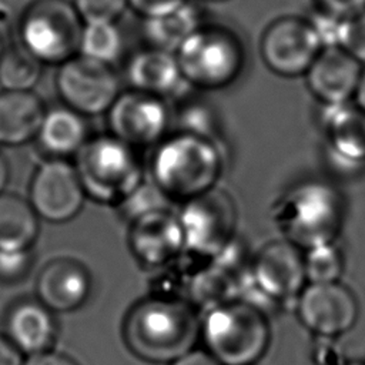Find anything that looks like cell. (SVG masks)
<instances>
[{
	"instance_id": "30",
	"label": "cell",
	"mask_w": 365,
	"mask_h": 365,
	"mask_svg": "<svg viewBox=\"0 0 365 365\" xmlns=\"http://www.w3.org/2000/svg\"><path fill=\"white\" fill-rule=\"evenodd\" d=\"M339 47L365 66V10L344 19Z\"/></svg>"
},
{
	"instance_id": "12",
	"label": "cell",
	"mask_w": 365,
	"mask_h": 365,
	"mask_svg": "<svg viewBox=\"0 0 365 365\" xmlns=\"http://www.w3.org/2000/svg\"><path fill=\"white\" fill-rule=\"evenodd\" d=\"M86 191L73 164L53 158L33 174L29 202L38 215L50 222H66L74 218L86 200Z\"/></svg>"
},
{
	"instance_id": "34",
	"label": "cell",
	"mask_w": 365,
	"mask_h": 365,
	"mask_svg": "<svg viewBox=\"0 0 365 365\" xmlns=\"http://www.w3.org/2000/svg\"><path fill=\"white\" fill-rule=\"evenodd\" d=\"M24 365H78V364L64 354L46 351V352L29 355V358L24 361Z\"/></svg>"
},
{
	"instance_id": "14",
	"label": "cell",
	"mask_w": 365,
	"mask_h": 365,
	"mask_svg": "<svg viewBox=\"0 0 365 365\" xmlns=\"http://www.w3.org/2000/svg\"><path fill=\"white\" fill-rule=\"evenodd\" d=\"M250 275L274 304L299 295L307 282L301 248L285 238L265 244L255 255Z\"/></svg>"
},
{
	"instance_id": "13",
	"label": "cell",
	"mask_w": 365,
	"mask_h": 365,
	"mask_svg": "<svg viewBox=\"0 0 365 365\" xmlns=\"http://www.w3.org/2000/svg\"><path fill=\"white\" fill-rule=\"evenodd\" d=\"M359 314L352 291L339 281L308 284L298 295V317L322 338H335L349 331Z\"/></svg>"
},
{
	"instance_id": "15",
	"label": "cell",
	"mask_w": 365,
	"mask_h": 365,
	"mask_svg": "<svg viewBox=\"0 0 365 365\" xmlns=\"http://www.w3.org/2000/svg\"><path fill=\"white\" fill-rule=\"evenodd\" d=\"M130 222L128 244L134 257L147 267H168L184 252L178 214L171 208L140 215Z\"/></svg>"
},
{
	"instance_id": "17",
	"label": "cell",
	"mask_w": 365,
	"mask_h": 365,
	"mask_svg": "<svg viewBox=\"0 0 365 365\" xmlns=\"http://www.w3.org/2000/svg\"><path fill=\"white\" fill-rule=\"evenodd\" d=\"M91 291L87 268L71 258L47 262L36 281L37 299L51 312H71L80 308Z\"/></svg>"
},
{
	"instance_id": "3",
	"label": "cell",
	"mask_w": 365,
	"mask_h": 365,
	"mask_svg": "<svg viewBox=\"0 0 365 365\" xmlns=\"http://www.w3.org/2000/svg\"><path fill=\"white\" fill-rule=\"evenodd\" d=\"M344 217L345 204L341 192L321 180L294 185L274 207V221L284 238L304 250L335 241Z\"/></svg>"
},
{
	"instance_id": "2",
	"label": "cell",
	"mask_w": 365,
	"mask_h": 365,
	"mask_svg": "<svg viewBox=\"0 0 365 365\" xmlns=\"http://www.w3.org/2000/svg\"><path fill=\"white\" fill-rule=\"evenodd\" d=\"M222 154L210 135L178 131L163 138L151 157V181L170 201L185 202L215 188Z\"/></svg>"
},
{
	"instance_id": "35",
	"label": "cell",
	"mask_w": 365,
	"mask_h": 365,
	"mask_svg": "<svg viewBox=\"0 0 365 365\" xmlns=\"http://www.w3.org/2000/svg\"><path fill=\"white\" fill-rule=\"evenodd\" d=\"M171 365H222L210 352L202 349H191L185 355L180 356Z\"/></svg>"
},
{
	"instance_id": "11",
	"label": "cell",
	"mask_w": 365,
	"mask_h": 365,
	"mask_svg": "<svg viewBox=\"0 0 365 365\" xmlns=\"http://www.w3.org/2000/svg\"><path fill=\"white\" fill-rule=\"evenodd\" d=\"M168 123L165 98L133 88L120 93L107 111L110 134L131 147L160 143Z\"/></svg>"
},
{
	"instance_id": "32",
	"label": "cell",
	"mask_w": 365,
	"mask_h": 365,
	"mask_svg": "<svg viewBox=\"0 0 365 365\" xmlns=\"http://www.w3.org/2000/svg\"><path fill=\"white\" fill-rule=\"evenodd\" d=\"M187 1L188 0H128V7L145 20L170 13Z\"/></svg>"
},
{
	"instance_id": "29",
	"label": "cell",
	"mask_w": 365,
	"mask_h": 365,
	"mask_svg": "<svg viewBox=\"0 0 365 365\" xmlns=\"http://www.w3.org/2000/svg\"><path fill=\"white\" fill-rule=\"evenodd\" d=\"M73 4L84 23H117L128 9V0H73Z\"/></svg>"
},
{
	"instance_id": "1",
	"label": "cell",
	"mask_w": 365,
	"mask_h": 365,
	"mask_svg": "<svg viewBox=\"0 0 365 365\" xmlns=\"http://www.w3.org/2000/svg\"><path fill=\"white\" fill-rule=\"evenodd\" d=\"M201 321L185 298L150 295L127 314L123 334L127 346L148 362H174L191 349L200 336Z\"/></svg>"
},
{
	"instance_id": "18",
	"label": "cell",
	"mask_w": 365,
	"mask_h": 365,
	"mask_svg": "<svg viewBox=\"0 0 365 365\" xmlns=\"http://www.w3.org/2000/svg\"><path fill=\"white\" fill-rule=\"evenodd\" d=\"M125 76L133 90L165 98L180 93L185 83L173 51L145 47L135 51L127 63Z\"/></svg>"
},
{
	"instance_id": "19",
	"label": "cell",
	"mask_w": 365,
	"mask_h": 365,
	"mask_svg": "<svg viewBox=\"0 0 365 365\" xmlns=\"http://www.w3.org/2000/svg\"><path fill=\"white\" fill-rule=\"evenodd\" d=\"M324 133L334 155L345 164L365 163V113L348 103L324 104Z\"/></svg>"
},
{
	"instance_id": "38",
	"label": "cell",
	"mask_w": 365,
	"mask_h": 365,
	"mask_svg": "<svg viewBox=\"0 0 365 365\" xmlns=\"http://www.w3.org/2000/svg\"><path fill=\"white\" fill-rule=\"evenodd\" d=\"M10 177V170H9V163L4 158L3 154H0V194L4 191V187L9 181Z\"/></svg>"
},
{
	"instance_id": "21",
	"label": "cell",
	"mask_w": 365,
	"mask_h": 365,
	"mask_svg": "<svg viewBox=\"0 0 365 365\" xmlns=\"http://www.w3.org/2000/svg\"><path fill=\"white\" fill-rule=\"evenodd\" d=\"M46 110L33 91L0 93V144L20 145L37 137Z\"/></svg>"
},
{
	"instance_id": "16",
	"label": "cell",
	"mask_w": 365,
	"mask_h": 365,
	"mask_svg": "<svg viewBox=\"0 0 365 365\" xmlns=\"http://www.w3.org/2000/svg\"><path fill=\"white\" fill-rule=\"evenodd\" d=\"M364 64L344 48L324 47L315 57L305 81L322 104H342L355 96Z\"/></svg>"
},
{
	"instance_id": "9",
	"label": "cell",
	"mask_w": 365,
	"mask_h": 365,
	"mask_svg": "<svg viewBox=\"0 0 365 365\" xmlns=\"http://www.w3.org/2000/svg\"><path fill=\"white\" fill-rule=\"evenodd\" d=\"M322 50L308 17L281 16L262 31L259 54L264 64L277 76H305L315 57Z\"/></svg>"
},
{
	"instance_id": "40",
	"label": "cell",
	"mask_w": 365,
	"mask_h": 365,
	"mask_svg": "<svg viewBox=\"0 0 365 365\" xmlns=\"http://www.w3.org/2000/svg\"><path fill=\"white\" fill-rule=\"evenodd\" d=\"M342 365H365V364H361V362H349V364H342Z\"/></svg>"
},
{
	"instance_id": "22",
	"label": "cell",
	"mask_w": 365,
	"mask_h": 365,
	"mask_svg": "<svg viewBox=\"0 0 365 365\" xmlns=\"http://www.w3.org/2000/svg\"><path fill=\"white\" fill-rule=\"evenodd\" d=\"M37 140L53 155L64 157L77 154L88 140L84 115L67 106L46 111Z\"/></svg>"
},
{
	"instance_id": "25",
	"label": "cell",
	"mask_w": 365,
	"mask_h": 365,
	"mask_svg": "<svg viewBox=\"0 0 365 365\" xmlns=\"http://www.w3.org/2000/svg\"><path fill=\"white\" fill-rule=\"evenodd\" d=\"M124 51V37L117 23H84L78 54L111 66Z\"/></svg>"
},
{
	"instance_id": "41",
	"label": "cell",
	"mask_w": 365,
	"mask_h": 365,
	"mask_svg": "<svg viewBox=\"0 0 365 365\" xmlns=\"http://www.w3.org/2000/svg\"><path fill=\"white\" fill-rule=\"evenodd\" d=\"M204 1H210V3H221V1H227V0H204Z\"/></svg>"
},
{
	"instance_id": "39",
	"label": "cell",
	"mask_w": 365,
	"mask_h": 365,
	"mask_svg": "<svg viewBox=\"0 0 365 365\" xmlns=\"http://www.w3.org/2000/svg\"><path fill=\"white\" fill-rule=\"evenodd\" d=\"M3 51H4V44H3V38H1V34H0V57H1Z\"/></svg>"
},
{
	"instance_id": "23",
	"label": "cell",
	"mask_w": 365,
	"mask_h": 365,
	"mask_svg": "<svg viewBox=\"0 0 365 365\" xmlns=\"http://www.w3.org/2000/svg\"><path fill=\"white\" fill-rule=\"evenodd\" d=\"M204 20L201 10L187 1L170 13L143 20V36L148 46L175 53Z\"/></svg>"
},
{
	"instance_id": "27",
	"label": "cell",
	"mask_w": 365,
	"mask_h": 365,
	"mask_svg": "<svg viewBox=\"0 0 365 365\" xmlns=\"http://www.w3.org/2000/svg\"><path fill=\"white\" fill-rule=\"evenodd\" d=\"M304 268L308 284L335 282L344 271L342 251L335 241L311 247L305 250Z\"/></svg>"
},
{
	"instance_id": "6",
	"label": "cell",
	"mask_w": 365,
	"mask_h": 365,
	"mask_svg": "<svg viewBox=\"0 0 365 365\" xmlns=\"http://www.w3.org/2000/svg\"><path fill=\"white\" fill-rule=\"evenodd\" d=\"M74 167L86 195L104 204L120 205L143 182L134 147L111 134L87 140Z\"/></svg>"
},
{
	"instance_id": "20",
	"label": "cell",
	"mask_w": 365,
	"mask_h": 365,
	"mask_svg": "<svg viewBox=\"0 0 365 365\" xmlns=\"http://www.w3.org/2000/svg\"><path fill=\"white\" fill-rule=\"evenodd\" d=\"M9 339L27 355L50 351L56 339L53 312L37 301L16 304L7 317Z\"/></svg>"
},
{
	"instance_id": "31",
	"label": "cell",
	"mask_w": 365,
	"mask_h": 365,
	"mask_svg": "<svg viewBox=\"0 0 365 365\" xmlns=\"http://www.w3.org/2000/svg\"><path fill=\"white\" fill-rule=\"evenodd\" d=\"M31 262L33 257L30 248H0V281H21L30 272Z\"/></svg>"
},
{
	"instance_id": "4",
	"label": "cell",
	"mask_w": 365,
	"mask_h": 365,
	"mask_svg": "<svg viewBox=\"0 0 365 365\" xmlns=\"http://www.w3.org/2000/svg\"><path fill=\"white\" fill-rule=\"evenodd\" d=\"M174 54L185 83L201 90L231 86L242 74L247 61L240 33L228 24L207 20Z\"/></svg>"
},
{
	"instance_id": "36",
	"label": "cell",
	"mask_w": 365,
	"mask_h": 365,
	"mask_svg": "<svg viewBox=\"0 0 365 365\" xmlns=\"http://www.w3.org/2000/svg\"><path fill=\"white\" fill-rule=\"evenodd\" d=\"M0 365H24L21 351L6 336H0Z\"/></svg>"
},
{
	"instance_id": "28",
	"label": "cell",
	"mask_w": 365,
	"mask_h": 365,
	"mask_svg": "<svg viewBox=\"0 0 365 365\" xmlns=\"http://www.w3.org/2000/svg\"><path fill=\"white\" fill-rule=\"evenodd\" d=\"M171 201L165 194L151 181L141 182L118 207L128 221L144 215L147 212L170 208Z\"/></svg>"
},
{
	"instance_id": "33",
	"label": "cell",
	"mask_w": 365,
	"mask_h": 365,
	"mask_svg": "<svg viewBox=\"0 0 365 365\" xmlns=\"http://www.w3.org/2000/svg\"><path fill=\"white\" fill-rule=\"evenodd\" d=\"M317 7L339 17H349L365 10V0H317Z\"/></svg>"
},
{
	"instance_id": "37",
	"label": "cell",
	"mask_w": 365,
	"mask_h": 365,
	"mask_svg": "<svg viewBox=\"0 0 365 365\" xmlns=\"http://www.w3.org/2000/svg\"><path fill=\"white\" fill-rule=\"evenodd\" d=\"M355 100H356V107L365 113V66L362 68L361 78L355 91Z\"/></svg>"
},
{
	"instance_id": "26",
	"label": "cell",
	"mask_w": 365,
	"mask_h": 365,
	"mask_svg": "<svg viewBox=\"0 0 365 365\" xmlns=\"http://www.w3.org/2000/svg\"><path fill=\"white\" fill-rule=\"evenodd\" d=\"M41 66L26 48H4L0 57V86L7 91H31L41 77Z\"/></svg>"
},
{
	"instance_id": "24",
	"label": "cell",
	"mask_w": 365,
	"mask_h": 365,
	"mask_svg": "<svg viewBox=\"0 0 365 365\" xmlns=\"http://www.w3.org/2000/svg\"><path fill=\"white\" fill-rule=\"evenodd\" d=\"M38 235V215L29 200L13 194H0V248L27 250Z\"/></svg>"
},
{
	"instance_id": "10",
	"label": "cell",
	"mask_w": 365,
	"mask_h": 365,
	"mask_svg": "<svg viewBox=\"0 0 365 365\" xmlns=\"http://www.w3.org/2000/svg\"><path fill=\"white\" fill-rule=\"evenodd\" d=\"M56 87L64 104L81 115L107 113L120 94L113 67L81 54L60 64Z\"/></svg>"
},
{
	"instance_id": "7",
	"label": "cell",
	"mask_w": 365,
	"mask_h": 365,
	"mask_svg": "<svg viewBox=\"0 0 365 365\" xmlns=\"http://www.w3.org/2000/svg\"><path fill=\"white\" fill-rule=\"evenodd\" d=\"M84 21L68 0H34L20 20L23 48L40 63L63 64L78 54Z\"/></svg>"
},
{
	"instance_id": "8",
	"label": "cell",
	"mask_w": 365,
	"mask_h": 365,
	"mask_svg": "<svg viewBox=\"0 0 365 365\" xmlns=\"http://www.w3.org/2000/svg\"><path fill=\"white\" fill-rule=\"evenodd\" d=\"M184 235V251L212 259L232 241L237 224L234 201L217 187L182 202L178 212Z\"/></svg>"
},
{
	"instance_id": "5",
	"label": "cell",
	"mask_w": 365,
	"mask_h": 365,
	"mask_svg": "<svg viewBox=\"0 0 365 365\" xmlns=\"http://www.w3.org/2000/svg\"><path fill=\"white\" fill-rule=\"evenodd\" d=\"M200 335L222 365H252L268 348L269 325L264 311L232 298L207 309Z\"/></svg>"
}]
</instances>
